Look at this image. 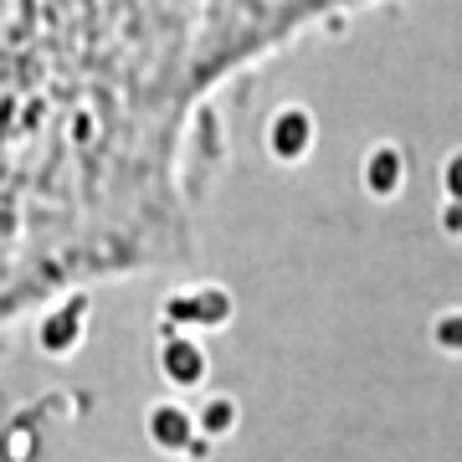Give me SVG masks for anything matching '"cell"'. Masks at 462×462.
<instances>
[{"instance_id":"cell-1","label":"cell","mask_w":462,"mask_h":462,"mask_svg":"<svg viewBox=\"0 0 462 462\" xmlns=\"http://www.w3.org/2000/svg\"><path fill=\"white\" fill-rule=\"evenodd\" d=\"M144 437L154 452L165 457H185L190 442L200 437V421H196V406H180V401H154L144 411Z\"/></svg>"},{"instance_id":"cell-2","label":"cell","mask_w":462,"mask_h":462,"mask_svg":"<svg viewBox=\"0 0 462 462\" xmlns=\"http://www.w3.org/2000/svg\"><path fill=\"white\" fill-rule=\"evenodd\" d=\"M314 139H319V124H314V114H309L303 103H282L278 114L267 118V154H273L278 165L309 160Z\"/></svg>"},{"instance_id":"cell-3","label":"cell","mask_w":462,"mask_h":462,"mask_svg":"<svg viewBox=\"0 0 462 462\" xmlns=\"http://www.w3.org/2000/svg\"><path fill=\"white\" fill-rule=\"evenodd\" d=\"M160 375L175 385V391H200L206 375H211V355L196 334H165L160 339Z\"/></svg>"},{"instance_id":"cell-4","label":"cell","mask_w":462,"mask_h":462,"mask_svg":"<svg viewBox=\"0 0 462 462\" xmlns=\"http://www.w3.org/2000/svg\"><path fill=\"white\" fill-rule=\"evenodd\" d=\"M360 180L375 200H391L401 190V180H406V154L396 144H370V154L360 165Z\"/></svg>"},{"instance_id":"cell-5","label":"cell","mask_w":462,"mask_h":462,"mask_svg":"<svg viewBox=\"0 0 462 462\" xmlns=\"http://www.w3.org/2000/svg\"><path fill=\"white\" fill-rule=\"evenodd\" d=\"M83 319H88V298H72L62 309H51L47 324H42V349L47 355H72L83 345V329H88Z\"/></svg>"},{"instance_id":"cell-6","label":"cell","mask_w":462,"mask_h":462,"mask_svg":"<svg viewBox=\"0 0 462 462\" xmlns=\"http://www.w3.org/2000/svg\"><path fill=\"white\" fill-rule=\"evenodd\" d=\"M196 421H200V437H211V442H221V437H231L236 431V421H242V411H236V401L231 396H206L196 406Z\"/></svg>"},{"instance_id":"cell-7","label":"cell","mask_w":462,"mask_h":462,"mask_svg":"<svg viewBox=\"0 0 462 462\" xmlns=\"http://www.w3.org/2000/svg\"><path fill=\"white\" fill-rule=\"evenodd\" d=\"M231 314H236V303H231V293L221 288V282L196 288V319H200V329H226Z\"/></svg>"},{"instance_id":"cell-8","label":"cell","mask_w":462,"mask_h":462,"mask_svg":"<svg viewBox=\"0 0 462 462\" xmlns=\"http://www.w3.org/2000/svg\"><path fill=\"white\" fill-rule=\"evenodd\" d=\"M442 190H447V200H462V149H457V154H447V165H442Z\"/></svg>"},{"instance_id":"cell-9","label":"cell","mask_w":462,"mask_h":462,"mask_svg":"<svg viewBox=\"0 0 462 462\" xmlns=\"http://www.w3.org/2000/svg\"><path fill=\"white\" fill-rule=\"evenodd\" d=\"M437 345H442V349H462V314H442V319H437Z\"/></svg>"},{"instance_id":"cell-10","label":"cell","mask_w":462,"mask_h":462,"mask_svg":"<svg viewBox=\"0 0 462 462\" xmlns=\"http://www.w3.org/2000/svg\"><path fill=\"white\" fill-rule=\"evenodd\" d=\"M442 226L452 231V236L462 231V200H447V211H442Z\"/></svg>"},{"instance_id":"cell-11","label":"cell","mask_w":462,"mask_h":462,"mask_svg":"<svg viewBox=\"0 0 462 462\" xmlns=\"http://www.w3.org/2000/svg\"><path fill=\"white\" fill-rule=\"evenodd\" d=\"M185 457H190V462H206V457H211V437H196V442H190V452H185Z\"/></svg>"}]
</instances>
